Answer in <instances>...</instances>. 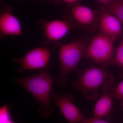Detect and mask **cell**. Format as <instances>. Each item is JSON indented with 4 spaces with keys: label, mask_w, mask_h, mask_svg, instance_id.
Returning a JSON list of instances; mask_svg holds the SVG:
<instances>
[{
    "label": "cell",
    "mask_w": 123,
    "mask_h": 123,
    "mask_svg": "<svg viewBox=\"0 0 123 123\" xmlns=\"http://www.w3.org/2000/svg\"><path fill=\"white\" fill-rule=\"evenodd\" d=\"M12 81L26 90L37 100L40 105L38 112L42 117L47 118L53 112L50 104L54 81L47 69L33 76Z\"/></svg>",
    "instance_id": "cell-1"
},
{
    "label": "cell",
    "mask_w": 123,
    "mask_h": 123,
    "mask_svg": "<svg viewBox=\"0 0 123 123\" xmlns=\"http://www.w3.org/2000/svg\"><path fill=\"white\" fill-rule=\"evenodd\" d=\"M114 79L113 74L105 69L90 65L72 85L81 92L86 99L94 101L99 96L100 87L112 85Z\"/></svg>",
    "instance_id": "cell-2"
},
{
    "label": "cell",
    "mask_w": 123,
    "mask_h": 123,
    "mask_svg": "<svg viewBox=\"0 0 123 123\" xmlns=\"http://www.w3.org/2000/svg\"><path fill=\"white\" fill-rule=\"evenodd\" d=\"M87 46L81 40H76L61 44L59 51L61 69L56 82L61 86H65L68 81V76L73 72H78L80 62L85 56Z\"/></svg>",
    "instance_id": "cell-3"
},
{
    "label": "cell",
    "mask_w": 123,
    "mask_h": 123,
    "mask_svg": "<svg viewBox=\"0 0 123 123\" xmlns=\"http://www.w3.org/2000/svg\"><path fill=\"white\" fill-rule=\"evenodd\" d=\"M117 38L102 33L93 38L86 47L85 57L103 68L114 64V42Z\"/></svg>",
    "instance_id": "cell-4"
},
{
    "label": "cell",
    "mask_w": 123,
    "mask_h": 123,
    "mask_svg": "<svg viewBox=\"0 0 123 123\" xmlns=\"http://www.w3.org/2000/svg\"><path fill=\"white\" fill-rule=\"evenodd\" d=\"M37 24L41 27L44 35V39L42 44L44 47L57 43L65 37L72 27L67 19L49 21L40 19Z\"/></svg>",
    "instance_id": "cell-5"
},
{
    "label": "cell",
    "mask_w": 123,
    "mask_h": 123,
    "mask_svg": "<svg viewBox=\"0 0 123 123\" xmlns=\"http://www.w3.org/2000/svg\"><path fill=\"white\" fill-rule=\"evenodd\" d=\"M50 50L46 47L31 49L23 57L15 58L14 62L20 64L18 72L27 70L47 69L50 58Z\"/></svg>",
    "instance_id": "cell-6"
},
{
    "label": "cell",
    "mask_w": 123,
    "mask_h": 123,
    "mask_svg": "<svg viewBox=\"0 0 123 123\" xmlns=\"http://www.w3.org/2000/svg\"><path fill=\"white\" fill-rule=\"evenodd\" d=\"M51 98L61 114L69 123H80L85 117L74 103L75 98L70 93L59 95L52 93Z\"/></svg>",
    "instance_id": "cell-7"
},
{
    "label": "cell",
    "mask_w": 123,
    "mask_h": 123,
    "mask_svg": "<svg viewBox=\"0 0 123 123\" xmlns=\"http://www.w3.org/2000/svg\"><path fill=\"white\" fill-rule=\"evenodd\" d=\"M23 29L20 20L13 13L12 9L6 5L1 10L0 13V35L1 37L21 35Z\"/></svg>",
    "instance_id": "cell-8"
},
{
    "label": "cell",
    "mask_w": 123,
    "mask_h": 123,
    "mask_svg": "<svg viewBox=\"0 0 123 123\" xmlns=\"http://www.w3.org/2000/svg\"><path fill=\"white\" fill-rule=\"evenodd\" d=\"M115 88L112 85H105L101 88V97L95 104L94 109L95 118L110 119L112 114L114 95Z\"/></svg>",
    "instance_id": "cell-9"
},
{
    "label": "cell",
    "mask_w": 123,
    "mask_h": 123,
    "mask_svg": "<svg viewBox=\"0 0 123 123\" xmlns=\"http://www.w3.org/2000/svg\"><path fill=\"white\" fill-rule=\"evenodd\" d=\"M99 26L102 33L117 38L122 32L121 22L114 14L107 11L100 15Z\"/></svg>",
    "instance_id": "cell-10"
},
{
    "label": "cell",
    "mask_w": 123,
    "mask_h": 123,
    "mask_svg": "<svg viewBox=\"0 0 123 123\" xmlns=\"http://www.w3.org/2000/svg\"><path fill=\"white\" fill-rule=\"evenodd\" d=\"M68 15L71 20L77 24L86 26L92 24L95 18V14L89 7L83 5L70 6Z\"/></svg>",
    "instance_id": "cell-11"
},
{
    "label": "cell",
    "mask_w": 123,
    "mask_h": 123,
    "mask_svg": "<svg viewBox=\"0 0 123 123\" xmlns=\"http://www.w3.org/2000/svg\"><path fill=\"white\" fill-rule=\"evenodd\" d=\"M105 7L107 11L114 14L123 23V0H115Z\"/></svg>",
    "instance_id": "cell-12"
},
{
    "label": "cell",
    "mask_w": 123,
    "mask_h": 123,
    "mask_svg": "<svg viewBox=\"0 0 123 123\" xmlns=\"http://www.w3.org/2000/svg\"><path fill=\"white\" fill-rule=\"evenodd\" d=\"M114 64L117 65L120 69L123 70V37L115 52Z\"/></svg>",
    "instance_id": "cell-13"
},
{
    "label": "cell",
    "mask_w": 123,
    "mask_h": 123,
    "mask_svg": "<svg viewBox=\"0 0 123 123\" xmlns=\"http://www.w3.org/2000/svg\"><path fill=\"white\" fill-rule=\"evenodd\" d=\"M0 123H15L11 118L8 106L5 105L0 109Z\"/></svg>",
    "instance_id": "cell-14"
},
{
    "label": "cell",
    "mask_w": 123,
    "mask_h": 123,
    "mask_svg": "<svg viewBox=\"0 0 123 123\" xmlns=\"http://www.w3.org/2000/svg\"><path fill=\"white\" fill-rule=\"evenodd\" d=\"M114 95L115 98L121 100L123 99V80L115 88Z\"/></svg>",
    "instance_id": "cell-15"
},
{
    "label": "cell",
    "mask_w": 123,
    "mask_h": 123,
    "mask_svg": "<svg viewBox=\"0 0 123 123\" xmlns=\"http://www.w3.org/2000/svg\"><path fill=\"white\" fill-rule=\"evenodd\" d=\"M80 123H112L104 120L102 118H86L83 120Z\"/></svg>",
    "instance_id": "cell-16"
},
{
    "label": "cell",
    "mask_w": 123,
    "mask_h": 123,
    "mask_svg": "<svg viewBox=\"0 0 123 123\" xmlns=\"http://www.w3.org/2000/svg\"><path fill=\"white\" fill-rule=\"evenodd\" d=\"M60 1H62L64 3L67 4L69 6L76 5L80 0H60Z\"/></svg>",
    "instance_id": "cell-17"
},
{
    "label": "cell",
    "mask_w": 123,
    "mask_h": 123,
    "mask_svg": "<svg viewBox=\"0 0 123 123\" xmlns=\"http://www.w3.org/2000/svg\"><path fill=\"white\" fill-rule=\"evenodd\" d=\"M115 0H97L98 2L105 6L113 2Z\"/></svg>",
    "instance_id": "cell-18"
},
{
    "label": "cell",
    "mask_w": 123,
    "mask_h": 123,
    "mask_svg": "<svg viewBox=\"0 0 123 123\" xmlns=\"http://www.w3.org/2000/svg\"><path fill=\"white\" fill-rule=\"evenodd\" d=\"M49 1L51 3L54 4H56L60 1V0H49Z\"/></svg>",
    "instance_id": "cell-19"
},
{
    "label": "cell",
    "mask_w": 123,
    "mask_h": 123,
    "mask_svg": "<svg viewBox=\"0 0 123 123\" xmlns=\"http://www.w3.org/2000/svg\"><path fill=\"white\" fill-rule=\"evenodd\" d=\"M121 107H122V109L123 111V99L121 100Z\"/></svg>",
    "instance_id": "cell-20"
},
{
    "label": "cell",
    "mask_w": 123,
    "mask_h": 123,
    "mask_svg": "<svg viewBox=\"0 0 123 123\" xmlns=\"http://www.w3.org/2000/svg\"><path fill=\"white\" fill-rule=\"evenodd\" d=\"M35 0V1H38L39 0Z\"/></svg>",
    "instance_id": "cell-21"
}]
</instances>
